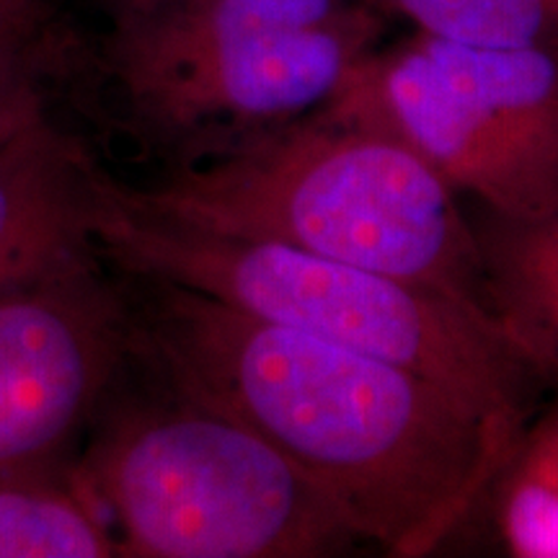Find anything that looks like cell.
Listing matches in <instances>:
<instances>
[{
  "label": "cell",
  "instance_id": "obj_6",
  "mask_svg": "<svg viewBox=\"0 0 558 558\" xmlns=\"http://www.w3.org/2000/svg\"><path fill=\"white\" fill-rule=\"evenodd\" d=\"M329 101L407 143L499 218L558 209V47H481L416 32L375 47Z\"/></svg>",
  "mask_w": 558,
  "mask_h": 558
},
{
  "label": "cell",
  "instance_id": "obj_8",
  "mask_svg": "<svg viewBox=\"0 0 558 558\" xmlns=\"http://www.w3.org/2000/svg\"><path fill=\"white\" fill-rule=\"evenodd\" d=\"M101 160L65 107L0 135V290L99 256L94 202Z\"/></svg>",
  "mask_w": 558,
  "mask_h": 558
},
{
  "label": "cell",
  "instance_id": "obj_10",
  "mask_svg": "<svg viewBox=\"0 0 558 558\" xmlns=\"http://www.w3.org/2000/svg\"><path fill=\"white\" fill-rule=\"evenodd\" d=\"M109 522L75 476L0 481V558H114Z\"/></svg>",
  "mask_w": 558,
  "mask_h": 558
},
{
  "label": "cell",
  "instance_id": "obj_7",
  "mask_svg": "<svg viewBox=\"0 0 558 558\" xmlns=\"http://www.w3.org/2000/svg\"><path fill=\"white\" fill-rule=\"evenodd\" d=\"M130 354L128 298L101 256L0 290V481L73 476Z\"/></svg>",
  "mask_w": 558,
  "mask_h": 558
},
{
  "label": "cell",
  "instance_id": "obj_15",
  "mask_svg": "<svg viewBox=\"0 0 558 558\" xmlns=\"http://www.w3.org/2000/svg\"><path fill=\"white\" fill-rule=\"evenodd\" d=\"M369 3H375V5H380V9H386V3H383V0H369ZM388 11V9H386Z\"/></svg>",
  "mask_w": 558,
  "mask_h": 558
},
{
  "label": "cell",
  "instance_id": "obj_3",
  "mask_svg": "<svg viewBox=\"0 0 558 558\" xmlns=\"http://www.w3.org/2000/svg\"><path fill=\"white\" fill-rule=\"evenodd\" d=\"M122 184L184 226L282 243L488 311L458 194L407 143L333 101L202 166Z\"/></svg>",
  "mask_w": 558,
  "mask_h": 558
},
{
  "label": "cell",
  "instance_id": "obj_4",
  "mask_svg": "<svg viewBox=\"0 0 558 558\" xmlns=\"http://www.w3.org/2000/svg\"><path fill=\"white\" fill-rule=\"evenodd\" d=\"M94 246L124 275L163 279L427 375L518 432L548 386L488 311L383 271L163 218L137 205L107 163L96 173Z\"/></svg>",
  "mask_w": 558,
  "mask_h": 558
},
{
  "label": "cell",
  "instance_id": "obj_2",
  "mask_svg": "<svg viewBox=\"0 0 558 558\" xmlns=\"http://www.w3.org/2000/svg\"><path fill=\"white\" fill-rule=\"evenodd\" d=\"M62 99L156 173L202 166L324 107L380 45L369 0H94Z\"/></svg>",
  "mask_w": 558,
  "mask_h": 558
},
{
  "label": "cell",
  "instance_id": "obj_9",
  "mask_svg": "<svg viewBox=\"0 0 558 558\" xmlns=\"http://www.w3.org/2000/svg\"><path fill=\"white\" fill-rule=\"evenodd\" d=\"M484 303L548 383H558V209L541 218L484 213L473 226Z\"/></svg>",
  "mask_w": 558,
  "mask_h": 558
},
{
  "label": "cell",
  "instance_id": "obj_13",
  "mask_svg": "<svg viewBox=\"0 0 558 558\" xmlns=\"http://www.w3.org/2000/svg\"><path fill=\"white\" fill-rule=\"evenodd\" d=\"M68 26L60 24L45 34L0 29V135L19 124L65 107Z\"/></svg>",
  "mask_w": 558,
  "mask_h": 558
},
{
  "label": "cell",
  "instance_id": "obj_1",
  "mask_svg": "<svg viewBox=\"0 0 558 558\" xmlns=\"http://www.w3.org/2000/svg\"><path fill=\"white\" fill-rule=\"evenodd\" d=\"M117 275L132 362L259 432L360 543L388 556H429L450 541L525 435L409 367L163 279Z\"/></svg>",
  "mask_w": 558,
  "mask_h": 558
},
{
  "label": "cell",
  "instance_id": "obj_12",
  "mask_svg": "<svg viewBox=\"0 0 558 558\" xmlns=\"http://www.w3.org/2000/svg\"><path fill=\"white\" fill-rule=\"evenodd\" d=\"M416 32L481 47H558V0H383Z\"/></svg>",
  "mask_w": 558,
  "mask_h": 558
},
{
  "label": "cell",
  "instance_id": "obj_11",
  "mask_svg": "<svg viewBox=\"0 0 558 558\" xmlns=\"http://www.w3.org/2000/svg\"><path fill=\"white\" fill-rule=\"evenodd\" d=\"M484 501L514 556H558V401L530 418Z\"/></svg>",
  "mask_w": 558,
  "mask_h": 558
},
{
  "label": "cell",
  "instance_id": "obj_5",
  "mask_svg": "<svg viewBox=\"0 0 558 558\" xmlns=\"http://www.w3.org/2000/svg\"><path fill=\"white\" fill-rule=\"evenodd\" d=\"M73 476L124 558H318L360 543L259 432L153 378L132 354Z\"/></svg>",
  "mask_w": 558,
  "mask_h": 558
},
{
  "label": "cell",
  "instance_id": "obj_14",
  "mask_svg": "<svg viewBox=\"0 0 558 558\" xmlns=\"http://www.w3.org/2000/svg\"><path fill=\"white\" fill-rule=\"evenodd\" d=\"M60 24V13L50 0H0V29L45 34Z\"/></svg>",
  "mask_w": 558,
  "mask_h": 558
}]
</instances>
